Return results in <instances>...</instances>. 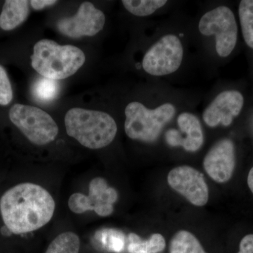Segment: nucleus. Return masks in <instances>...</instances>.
I'll return each mask as SVG.
<instances>
[{"label": "nucleus", "mask_w": 253, "mask_h": 253, "mask_svg": "<svg viewBox=\"0 0 253 253\" xmlns=\"http://www.w3.org/2000/svg\"><path fill=\"white\" fill-rule=\"evenodd\" d=\"M125 130L128 137L153 143L157 141L164 126L174 117L175 108L171 104L161 105L151 110L139 102H131L126 106Z\"/></svg>", "instance_id": "20e7f679"}, {"label": "nucleus", "mask_w": 253, "mask_h": 253, "mask_svg": "<svg viewBox=\"0 0 253 253\" xmlns=\"http://www.w3.org/2000/svg\"><path fill=\"white\" fill-rule=\"evenodd\" d=\"M166 246V239L161 234H154L147 240H143L132 233L128 236L129 253H158L164 251Z\"/></svg>", "instance_id": "2eb2a0df"}, {"label": "nucleus", "mask_w": 253, "mask_h": 253, "mask_svg": "<svg viewBox=\"0 0 253 253\" xmlns=\"http://www.w3.org/2000/svg\"><path fill=\"white\" fill-rule=\"evenodd\" d=\"M55 0H32L30 1L32 7L36 10H42L44 9L46 6H52L57 3Z\"/></svg>", "instance_id": "b1692460"}, {"label": "nucleus", "mask_w": 253, "mask_h": 253, "mask_svg": "<svg viewBox=\"0 0 253 253\" xmlns=\"http://www.w3.org/2000/svg\"><path fill=\"white\" fill-rule=\"evenodd\" d=\"M201 34L215 35L216 50L221 57H227L235 48L238 28L235 16L229 8L219 6L202 16L199 24Z\"/></svg>", "instance_id": "423d86ee"}, {"label": "nucleus", "mask_w": 253, "mask_h": 253, "mask_svg": "<svg viewBox=\"0 0 253 253\" xmlns=\"http://www.w3.org/2000/svg\"><path fill=\"white\" fill-rule=\"evenodd\" d=\"M169 186L196 206H204L209 199V190L204 175L188 166L172 169L168 175Z\"/></svg>", "instance_id": "1a4fd4ad"}, {"label": "nucleus", "mask_w": 253, "mask_h": 253, "mask_svg": "<svg viewBox=\"0 0 253 253\" xmlns=\"http://www.w3.org/2000/svg\"><path fill=\"white\" fill-rule=\"evenodd\" d=\"M13 99V91L7 73L0 65V105L6 106Z\"/></svg>", "instance_id": "4be33fe9"}, {"label": "nucleus", "mask_w": 253, "mask_h": 253, "mask_svg": "<svg viewBox=\"0 0 253 253\" xmlns=\"http://www.w3.org/2000/svg\"><path fill=\"white\" fill-rule=\"evenodd\" d=\"M102 237V242L105 247L112 252L119 253L124 249V235L121 231L108 229L104 231H100Z\"/></svg>", "instance_id": "412c9836"}, {"label": "nucleus", "mask_w": 253, "mask_h": 253, "mask_svg": "<svg viewBox=\"0 0 253 253\" xmlns=\"http://www.w3.org/2000/svg\"><path fill=\"white\" fill-rule=\"evenodd\" d=\"M55 206L51 195L33 183L18 184L0 199L5 226L15 234L32 232L46 225L54 215Z\"/></svg>", "instance_id": "f257e3e1"}, {"label": "nucleus", "mask_w": 253, "mask_h": 253, "mask_svg": "<svg viewBox=\"0 0 253 253\" xmlns=\"http://www.w3.org/2000/svg\"><path fill=\"white\" fill-rule=\"evenodd\" d=\"M238 253H253V234H249L243 238Z\"/></svg>", "instance_id": "5701e85b"}, {"label": "nucleus", "mask_w": 253, "mask_h": 253, "mask_svg": "<svg viewBox=\"0 0 253 253\" xmlns=\"http://www.w3.org/2000/svg\"><path fill=\"white\" fill-rule=\"evenodd\" d=\"M81 241L75 233H62L53 240L45 253H79Z\"/></svg>", "instance_id": "a211bd4d"}, {"label": "nucleus", "mask_w": 253, "mask_h": 253, "mask_svg": "<svg viewBox=\"0 0 253 253\" xmlns=\"http://www.w3.org/2000/svg\"><path fill=\"white\" fill-rule=\"evenodd\" d=\"M205 170L213 180L225 183L230 180L236 166L235 148L229 139L217 141L204 160Z\"/></svg>", "instance_id": "9b49d317"}, {"label": "nucleus", "mask_w": 253, "mask_h": 253, "mask_svg": "<svg viewBox=\"0 0 253 253\" xmlns=\"http://www.w3.org/2000/svg\"><path fill=\"white\" fill-rule=\"evenodd\" d=\"M118 194L104 178L96 177L89 183L87 196L75 193L68 199V208L76 214L94 211L101 217H108L113 212V205L118 201Z\"/></svg>", "instance_id": "6e6552de"}, {"label": "nucleus", "mask_w": 253, "mask_h": 253, "mask_svg": "<svg viewBox=\"0 0 253 253\" xmlns=\"http://www.w3.org/2000/svg\"><path fill=\"white\" fill-rule=\"evenodd\" d=\"M244 103V96L239 91H223L205 110L203 114L204 122L211 127L219 124L229 126L241 113Z\"/></svg>", "instance_id": "f8f14e48"}, {"label": "nucleus", "mask_w": 253, "mask_h": 253, "mask_svg": "<svg viewBox=\"0 0 253 253\" xmlns=\"http://www.w3.org/2000/svg\"><path fill=\"white\" fill-rule=\"evenodd\" d=\"M123 6L131 14L137 16H146L154 14L156 10L167 3L166 0H123Z\"/></svg>", "instance_id": "aec40b11"}, {"label": "nucleus", "mask_w": 253, "mask_h": 253, "mask_svg": "<svg viewBox=\"0 0 253 253\" xmlns=\"http://www.w3.org/2000/svg\"><path fill=\"white\" fill-rule=\"evenodd\" d=\"M85 62V55L73 45H60L50 40L35 44L31 56L32 67L42 77L54 81L73 76Z\"/></svg>", "instance_id": "7ed1b4c3"}, {"label": "nucleus", "mask_w": 253, "mask_h": 253, "mask_svg": "<svg viewBox=\"0 0 253 253\" xmlns=\"http://www.w3.org/2000/svg\"><path fill=\"white\" fill-rule=\"evenodd\" d=\"M179 130L169 129L166 133L167 144L172 147L181 146L188 152H196L204 144V136L201 123L194 114L182 113L178 116Z\"/></svg>", "instance_id": "ddd939ff"}, {"label": "nucleus", "mask_w": 253, "mask_h": 253, "mask_svg": "<svg viewBox=\"0 0 253 253\" xmlns=\"http://www.w3.org/2000/svg\"><path fill=\"white\" fill-rule=\"evenodd\" d=\"M29 1L26 0H6L0 14V28L11 31L22 24L29 14Z\"/></svg>", "instance_id": "4468645a"}, {"label": "nucleus", "mask_w": 253, "mask_h": 253, "mask_svg": "<svg viewBox=\"0 0 253 253\" xmlns=\"http://www.w3.org/2000/svg\"><path fill=\"white\" fill-rule=\"evenodd\" d=\"M248 185L253 194V167L251 168L249 176H248Z\"/></svg>", "instance_id": "393cba45"}, {"label": "nucleus", "mask_w": 253, "mask_h": 253, "mask_svg": "<svg viewBox=\"0 0 253 253\" xmlns=\"http://www.w3.org/2000/svg\"><path fill=\"white\" fill-rule=\"evenodd\" d=\"M68 135L76 139L84 147L99 149L109 146L116 137V121L108 113L73 108L65 116Z\"/></svg>", "instance_id": "f03ea898"}, {"label": "nucleus", "mask_w": 253, "mask_h": 253, "mask_svg": "<svg viewBox=\"0 0 253 253\" xmlns=\"http://www.w3.org/2000/svg\"><path fill=\"white\" fill-rule=\"evenodd\" d=\"M60 84L57 81L50 78H38L33 86V95L40 102L49 103L57 97Z\"/></svg>", "instance_id": "f3484780"}, {"label": "nucleus", "mask_w": 253, "mask_h": 253, "mask_svg": "<svg viewBox=\"0 0 253 253\" xmlns=\"http://www.w3.org/2000/svg\"><path fill=\"white\" fill-rule=\"evenodd\" d=\"M9 118L31 143L39 146L52 142L59 127L51 116L39 108L15 104L9 111Z\"/></svg>", "instance_id": "39448f33"}, {"label": "nucleus", "mask_w": 253, "mask_h": 253, "mask_svg": "<svg viewBox=\"0 0 253 253\" xmlns=\"http://www.w3.org/2000/svg\"><path fill=\"white\" fill-rule=\"evenodd\" d=\"M239 14L245 42L253 49V0L241 1Z\"/></svg>", "instance_id": "6ab92c4d"}, {"label": "nucleus", "mask_w": 253, "mask_h": 253, "mask_svg": "<svg viewBox=\"0 0 253 253\" xmlns=\"http://www.w3.org/2000/svg\"><path fill=\"white\" fill-rule=\"evenodd\" d=\"M105 15L91 2H83L78 12L71 17L63 18L57 22V28L64 36L71 38L94 36L104 28Z\"/></svg>", "instance_id": "9d476101"}, {"label": "nucleus", "mask_w": 253, "mask_h": 253, "mask_svg": "<svg viewBox=\"0 0 253 253\" xmlns=\"http://www.w3.org/2000/svg\"><path fill=\"white\" fill-rule=\"evenodd\" d=\"M184 50L174 35L163 36L144 55L142 66L151 76H163L175 72L182 62Z\"/></svg>", "instance_id": "0eeeda50"}, {"label": "nucleus", "mask_w": 253, "mask_h": 253, "mask_svg": "<svg viewBox=\"0 0 253 253\" xmlns=\"http://www.w3.org/2000/svg\"><path fill=\"white\" fill-rule=\"evenodd\" d=\"M170 253H207L199 239L189 231L176 232L169 243Z\"/></svg>", "instance_id": "dca6fc26"}]
</instances>
